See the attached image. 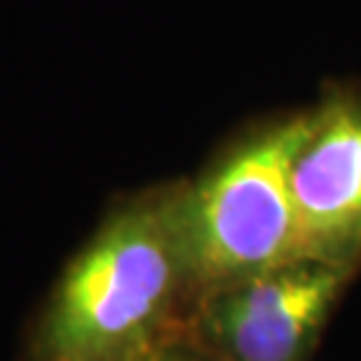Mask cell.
Segmentation results:
<instances>
[{"label":"cell","instance_id":"1","mask_svg":"<svg viewBox=\"0 0 361 361\" xmlns=\"http://www.w3.org/2000/svg\"><path fill=\"white\" fill-rule=\"evenodd\" d=\"M176 192L169 185L115 209L73 258L47 314V361H120L150 343L190 286Z\"/></svg>","mask_w":361,"mask_h":361},{"label":"cell","instance_id":"2","mask_svg":"<svg viewBox=\"0 0 361 361\" xmlns=\"http://www.w3.org/2000/svg\"><path fill=\"white\" fill-rule=\"evenodd\" d=\"M305 129L307 111L270 122L178 185L190 286L209 295L300 258L291 162Z\"/></svg>","mask_w":361,"mask_h":361},{"label":"cell","instance_id":"3","mask_svg":"<svg viewBox=\"0 0 361 361\" xmlns=\"http://www.w3.org/2000/svg\"><path fill=\"white\" fill-rule=\"evenodd\" d=\"M350 272L298 258L204 295L202 326L228 361H302Z\"/></svg>","mask_w":361,"mask_h":361},{"label":"cell","instance_id":"4","mask_svg":"<svg viewBox=\"0 0 361 361\" xmlns=\"http://www.w3.org/2000/svg\"><path fill=\"white\" fill-rule=\"evenodd\" d=\"M300 258L350 265L361 258V92L331 90L307 108L291 162Z\"/></svg>","mask_w":361,"mask_h":361},{"label":"cell","instance_id":"5","mask_svg":"<svg viewBox=\"0 0 361 361\" xmlns=\"http://www.w3.org/2000/svg\"><path fill=\"white\" fill-rule=\"evenodd\" d=\"M120 361H195V359L176 348H169V345H155L150 341L143 345V348L134 350L132 355H127Z\"/></svg>","mask_w":361,"mask_h":361}]
</instances>
